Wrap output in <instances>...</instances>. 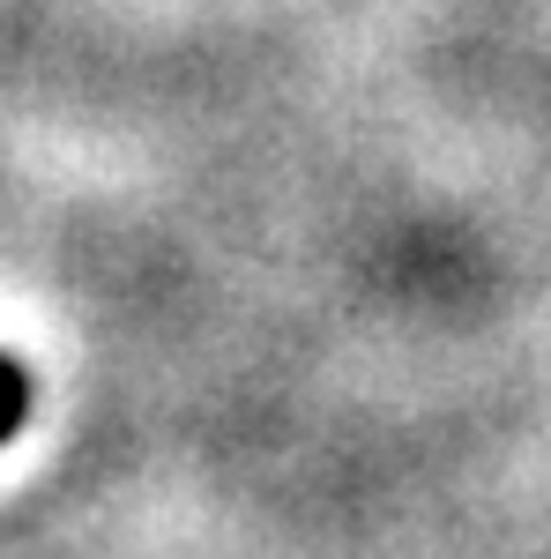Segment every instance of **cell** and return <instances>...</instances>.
<instances>
[{
  "label": "cell",
  "mask_w": 551,
  "mask_h": 559,
  "mask_svg": "<svg viewBox=\"0 0 551 559\" xmlns=\"http://www.w3.org/2000/svg\"><path fill=\"white\" fill-rule=\"evenodd\" d=\"M31 418V373L15 366V358H0V440Z\"/></svg>",
  "instance_id": "obj_1"
}]
</instances>
